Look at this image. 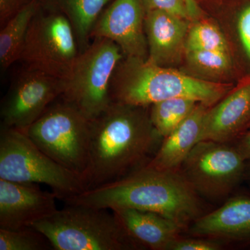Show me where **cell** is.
Here are the masks:
<instances>
[{"label": "cell", "instance_id": "1", "mask_svg": "<svg viewBox=\"0 0 250 250\" xmlns=\"http://www.w3.org/2000/svg\"><path fill=\"white\" fill-rule=\"evenodd\" d=\"M147 107L111 103L92 120L88 164L82 180L85 190L124 178L147 165L164 138Z\"/></svg>", "mask_w": 250, "mask_h": 250}, {"label": "cell", "instance_id": "2", "mask_svg": "<svg viewBox=\"0 0 250 250\" xmlns=\"http://www.w3.org/2000/svg\"><path fill=\"white\" fill-rule=\"evenodd\" d=\"M63 202L110 210L127 208L152 212L177 224L184 231L206 213L201 197L180 170H156L146 166Z\"/></svg>", "mask_w": 250, "mask_h": 250}, {"label": "cell", "instance_id": "3", "mask_svg": "<svg viewBox=\"0 0 250 250\" xmlns=\"http://www.w3.org/2000/svg\"><path fill=\"white\" fill-rule=\"evenodd\" d=\"M123 59L112 77L111 103L148 107L169 99L188 98L210 107L230 89L228 85L188 76L147 59Z\"/></svg>", "mask_w": 250, "mask_h": 250}, {"label": "cell", "instance_id": "4", "mask_svg": "<svg viewBox=\"0 0 250 250\" xmlns=\"http://www.w3.org/2000/svg\"><path fill=\"white\" fill-rule=\"evenodd\" d=\"M36 222L35 228L56 250H143L127 234L113 212L83 205H66Z\"/></svg>", "mask_w": 250, "mask_h": 250}, {"label": "cell", "instance_id": "5", "mask_svg": "<svg viewBox=\"0 0 250 250\" xmlns=\"http://www.w3.org/2000/svg\"><path fill=\"white\" fill-rule=\"evenodd\" d=\"M0 179L48 186L64 200L85 191L82 177L42 152L25 132L1 126Z\"/></svg>", "mask_w": 250, "mask_h": 250}, {"label": "cell", "instance_id": "6", "mask_svg": "<svg viewBox=\"0 0 250 250\" xmlns=\"http://www.w3.org/2000/svg\"><path fill=\"white\" fill-rule=\"evenodd\" d=\"M123 56L121 48L113 41L93 39L61 79V98L78 108L88 119L96 118L111 104L112 77Z\"/></svg>", "mask_w": 250, "mask_h": 250}, {"label": "cell", "instance_id": "7", "mask_svg": "<svg viewBox=\"0 0 250 250\" xmlns=\"http://www.w3.org/2000/svg\"><path fill=\"white\" fill-rule=\"evenodd\" d=\"M60 98L28 128L26 134L51 159L82 179L88 164L92 121Z\"/></svg>", "mask_w": 250, "mask_h": 250}, {"label": "cell", "instance_id": "8", "mask_svg": "<svg viewBox=\"0 0 250 250\" xmlns=\"http://www.w3.org/2000/svg\"><path fill=\"white\" fill-rule=\"evenodd\" d=\"M246 167V161L233 145L202 141L192 148L179 170L201 198L220 202L244 181Z\"/></svg>", "mask_w": 250, "mask_h": 250}, {"label": "cell", "instance_id": "9", "mask_svg": "<svg viewBox=\"0 0 250 250\" xmlns=\"http://www.w3.org/2000/svg\"><path fill=\"white\" fill-rule=\"evenodd\" d=\"M80 53L75 31L67 18L39 6L29 24L20 60L27 69L61 80Z\"/></svg>", "mask_w": 250, "mask_h": 250}, {"label": "cell", "instance_id": "10", "mask_svg": "<svg viewBox=\"0 0 250 250\" xmlns=\"http://www.w3.org/2000/svg\"><path fill=\"white\" fill-rule=\"evenodd\" d=\"M60 79L27 69L11 85L1 106V126L27 132L62 95Z\"/></svg>", "mask_w": 250, "mask_h": 250}, {"label": "cell", "instance_id": "11", "mask_svg": "<svg viewBox=\"0 0 250 250\" xmlns=\"http://www.w3.org/2000/svg\"><path fill=\"white\" fill-rule=\"evenodd\" d=\"M145 17L142 0H113L97 19L90 37L113 41L126 57L147 59Z\"/></svg>", "mask_w": 250, "mask_h": 250}, {"label": "cell", "instance_id": "12", "mask_svg": "<svg viewBox=\"0 0 250 250\" xmlns=\"http://www.w3.org/2000/svg\"><path fill=\"white\" fill-rule=\"evenodd\" d=\"M53 192L36 184L18 183L0 179V229H19L54 213L58 208Z\"/></svg>", "mask_w": 250, "mask_h": 250}, {"label": "cell", "instance_id": "13", "mask_svg": "<svg viewBox=\"0 0 250 250\" xmlns=\"http://www.w3.org/2000/svg\"><path fill=\"white\" fill-rule=\"evenodd\" d=\"M190 236L223 243L250 244V197L228 198L220 208L197 218L187 229Z\"/></svg>", "mask_w": 250, "mask_h": 250}, {"label": "cell", "instance_id": "14", "mask_svg": "<svg viewBox=\"0 0 250 250\" xmlns=\"http://www.w3.org/2000/svg\"><path fill=\"white\" fill-rule=\"evenodd\" d=\"M250 83L242 85L210 106L202 122L198 142L231 143L249 129Z\"/></svg>", "mask_w": 250, "mask_h": 250}, {"label": "cell", "instance_id": "15", "mask_svg": "<svg viewBox=\"0 0 250 250\" xmlns=\"http://www.w3.org/2000/svg\"><path fill=\"white\" fill-rule=\"evenodd\" d=\"M188 29L187 19L159 10L146 11L147 60L160 66L176 62L186 48Z\"/></svg>", "mask_w": 250, "mask_h": 250}, {"label": "cell", "instance_id": "16", "mask_svg": "<svg viewBox=\"0 0 250 250\" xmlns=\"http://www.w3.org/2000/svg\"><path fill=\"white\" fill-rule=\"evenodd\" d=\"M111 210L127 234L144 249L170 250L184 231L177 224L152 212L127 208Z\"/></svg>", "mask_w": 250, "mask_h": 250}, {"label": "cell", "instance_id": "17", "mask_svg": "<svg viewBox=\"0 0 250 250\" xmlns=\"http://www.w3.org/2000/svg\"><path fill=\"white\" fill-rule=\"evenodd\" d=\"M208 106L200 103L197 107L167 137L146 167L160 170H177L192 148L198 143L202 122Z\"/></svg>", "mask_w": 250, "mask_h": 250}, {"label": "cell", "instance_id": "18", "mask_svg": "<svg viewBox=\"0 0 250 250\" xmlns=\"http://www.w3.org/2000/svg\"><path fill=\"white\" fill-rule=\"evenodd\" d=\"M41 9L63 15L71 23L80 52L89 46L94 24L111 0H36Z\"/></svg>", "mask_w": 250, "mask_h": 250}, {"label": "cell", "instance_id": "19", "mask_svg": "<svg viewBox=\"0 0 250 250\" xmlns=\"http://www.w3.org/2000/svg\"><path fill=\"white\" fill-rule=\"evenodd\" d=\"M39 9V3L33 0L1 27L0 65L3 71L21 59L29 24Z\"/></svg>", "mask_w": 250, "mask_h": 250}, {"label": "cell", "instance_id": "20", "mask_svg": "<svg viewBox=\"0 0 250 250\" xmlns=\"http://www.w3.org/2000/svg\"><path fill=\"white\" fill-rule=\"evenodd\" d=\"M199 104L188 98L169 99L154 104L149 111L151 121L164 139L190 116Z\"/></svg>", "mask_w": 250, "mask_h": 250}, {"label": "cell", "instance_id": "21", "mask_svg": "<svg viewBox=\"0 0 250 250\" xmlns=\"http://www.w3.org/2000/svg\"><path fill=\"white\" fill-rule=\"evenodd\" d=\"M52 249L53 247L49 240L32 227L15 230L0 229V250Z\"/></svg>", "mask_w": 250, "mask_h": 250}, {"label": "cell", "instance_id": "22", "mask_svg": "<svg viewBox=\"0 0 250 250\" xmlns=\"http://www.w3.org/2000/svg\"><path fill=\"white\" fill-rule=\"evenodd\" d=\"M192 49L229 52L225 36L218 28L209 22H198L188 33L186 51Z\"/></svg>", "mask_w": 250, "mask_h": 250}, {"label": "cell", "instance_id": "23", "mask_svg": "<svg viewBox=\"0 0 250 250\" xmlns=\"http://www.w3.org/2000/svg\"><path fill=\"white\" fill-rule=\"evenodd\" d=\"M186 52L190 63L203 71L220 74L228 71L231 67L229 53L203 49H192Z\"/></svg>", "mask_w": 250, "mask_h": 250}, {"label": "cell", "instance_id": "24", "mask_svg": "<svg viewBox=\"0 0 250 250\" xmlns=\"http://www.w3.org/2000/svg\"><path fill=\"white\" fill-rule=\"evenodd\" d=\"M225 243L218 240L202 237L179 236L171 245L170 250H220Z\"/></svg>", "mask_w": 250, "mask_h": 250}, {"label": "cell", "instance_id": "25", "mask_svg": "<svg viewBox=\"0 0 250 250\" xmlns=\"http://www.w3.org/2000/svg\"><path fill=\"white\" fill-rule=\"evenodd\" d=\"M146 11L159 10L184 19H190L184 0H142Z\"/></svg>", "mask_w": 250, "mask_h": 250}, {"label": "cell", "instance_id": "26", "mask_svg": "<svg viewBox=\"0 0 250 250\" xmlns=\"http://www.w3.org/2000/svg\"><path fill=\"white\" fill-rule=\"evenodd\" d=\"M33 0H0V24L3 27L11 18L18 14Z\"/></svg>", "mask_w": 250, "mask_h": 250}, {"label": "cell", "instance_id": "27", "mask_svg": "<svg viewBox=\"0 0 250 250\" xmlns=\"http://www.w3.org/2000/svg\"><path fill=\"white\" fill-rule=\"evenodd\" d=\"M238 30L242 44L250 59V5L245 8L240 15Z\"/></svg>", "mask_w": 250, "mask_h": 250}, {"label": "cell", "instance_id": "28", "mask_svg": "<svg viewBox=\"0 0 250 250\" xmlns=\"http://www.w3.org/2000/svg\"><path fill=\"white\" fill-rule=\"evenodd\" d=\"M230 144L234 146L245 161H250V129L247 130Z\"/></svg>", "mask_w": 250, "mask_h": 250}, {"label": "cell", "instance_id": "29", "mask_svg": "<svg viewBox=\"0 0 250 250\" xmlns=\"http://www.w3.org/2000/svg\"><path fill=\"white\" fill-rule=\"evenodd\" d=\"M184 1H185L190 19L198 18L201 13H200V7L197 5L196 1L195 0H184Z\"/></svg>", "mask_w": 250, "mask_h": 250}, {"label": "cell", "instance_id": "30", "mask_svg": "<svg viewBox=\"0 0 250 250\" xmlns=\"http://www.w3.org/2000/svg\"><path fill=\"white\" fill-rule=\"evenodd\" d=\"M248 185L250 187V161H246V172H245V179Z\"/></svg>", "mask_w": 250, "mask_h": 250}, {"label": "cell", "instance_id": "31", "mask_svg": "<svg viewBox=\"0 0 250 250\" xmlns=\"http://www.w3.org/2000/svg\"><path fill=\"white\" fill-rule=\"evenodd\" d=\"M249 129H250V127H249Z\"/></svg>", "mask_w": 250, "mask_h": 250}]
</instances>
